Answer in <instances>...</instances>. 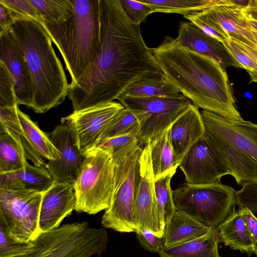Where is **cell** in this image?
Wrapping results in <instances>:
<instances>
[{"label":"cell","mask_w":257,"mask_h":257,"mask_svg":"<svg viewBox=\"0 0 257 257\" xmlns=\"http://www.w3.org/2000/svg\"><path fill=\"white\" fill-rule=\"evenodd\" d=\"M100 39L90 65L67 96L74 111L113 101L139 80L165 76L140 25L133 23L119 0H100Z\"/></svg>","instance_id":"cell-1"},{"label":"cell","mask_w":257,"mask_h":257,"mask_svg":"<svg viewBox=\"0 0 257 257\" xmlns=\"http://www.w3.org/2000/svg\"><path fill=\"white\" fill-rule=\"evenodd\" d=\"M152 52L166 79L194 105L227 119L243 120L226 70L216 61L170 36Z\"/></svg>","instance_id":"cell-2"},{"label":"cell","mask_w":257,"mask_h":257,"mask_svg":"<svg viewBox=\"0 0 257 257\" xmlns=\"http://www.w3.org/2000/svg\"><path fill=\"white\" fill-rule=\"evenodd\" d=\"M10 31L23 52L32 81V109L45 113L61 103L67 96L69 84L63 65L52 41L40 22L18 20Z\"/></svg>","instance_id":"cell-3"},{"label":"cell","mask_w":257,"mask_h":257,"mask_svg":"<svg viewBox=\"0 0 257 257\" xmlns=\"http://www.w3.org/2000/svg\"><path fill=\"white\" fill-rule=\"evenodd\" d=\"M204 138L235 179L242 186L257 182V124L233 120L202 110Z\"/></svg>","instance_id":"cell-4"},{"label":"cell","mask_w":257,"mask_h":257,"mask_svg":"<svg viewBox=\"0 0 257 257\" xmlns=\"http://www.w3.org/2000/svg\"><path fill=\"white\" fill-rule=\"evenodd\" d=\"M75 12L61 25L40 22L65 62L72 85L90 65L100 39V0H72Z\"/></svg>","instance_id":"cell-5"},{"label":"cell","mask_w":257,"mask_h":257,"mask_svg":"<svg viewBox=\"0 0 257 257\" xmlns=\"http://www.w3.org/2000/svg\"><path fill=\"white\" fill-rule=\"evenodd\" d=\"M108 241L106 230L86 221L68 223L41 232L26 243L8 238L0 244V257H91L100 256Z\"/></svg>","instance_id":"cell-6"},{"label":"cell","mask_w":257,"mask_h":257,"mask_svg":"<svg viewBox=\"0 0 257 257\" xmlns=\"http://www.w3.org/2000/svg\"><path fill=\"white\" fill-rule=\"evenodd\" d=\"M138 139L112 154L114 184L109 207L102 215L105 228L119 232L136 231L133 217L136 167L142 150Z\"/></svg>","instance_id":"cell-7"},{"label":"cell","mask_w":257,"mask_h":257,"mask_svg":"<svg viewBox=\"0 0 257 257\" xmlns=\"http://www.w3.org/2000/svg\"><path fill=\"white\" fill-rule=\"evenodd\" d=\"M114 184V162L108 151L95 150L86 156L73 184L75 210L95 214L110 206Z\"/></svg>","instance_id":"cell-8"},{"label":"cell","mask_w":257,"mask_h":257,"mask_svg":"<svg viewBox=\"0 0 257 257\" xmlns=\"http://www.w3.org/2000/svg\"><path fill=\"white\" fill-rule=\"evenodd\" d=\"M236 191L221 183L194 185L184 183L173 191L176 210L203 224L216 228L236 204Z\"/></svg>","instance_id":"cell-9"},{"label":"cell","mask_w":257,"mask_h":257,"mask_svg":"<svg viewBox=\"0 0 257 257\" xmlns=\"http://www.w3.org/2000/svg\"><path fill=\"white\" fill-rule=\"evenodd\" d=\"M43 195L34 191L0 189V230L17 243L37 237Z\"/></svg>","instance_id":"cell-10"},{"label":"cell","mask_w":257,"mask_h":257,"mask_svg":"<svg viewBox=\"0 0 257 257\" xmlns=\"http://www.w3.org/2000/svg\"><path fill=\"white\" fill-rule=\"evenodd\" d=\"M150 142L151 139L144 145L138 160L132 214L136 231L146 228L163 237L164 229L159 214Z\"/></svg>","instance_id":"cell-11"},{"label":"cell","mask_w":257,"mask_h":257,"mask_svg":"<svg viewBox=\"0 0 257 257\" xmlns=\"http://www.w3.org/2000/svg\"><path fill=\"white\" fill-rule=\"evenodd\" d=\"M117 100L126 109L144 112L148 118L137 138L141 146L170 126L192 102L182 93L173 97H132L121 95Z\"/></svg>","instance_id":"cell-12"},{"label":"cell","mask_w":257,"mask_h":257,"mask_svg":"<svg viewBox=\"0 0 257 257\" xmlns=\"http://www.w3.org/2000/svg\"><path fill=\"white\" fill-rule=\"evenodd\" d=\"M125 107L115 101L74 111L61 118L71 124L81 154L86 156L98 144L102 134Z\"/></svg>","instance_id":"cell-13"},{"label":"cell","mask_w":257,"mask_h":257,"mask_svg":"<svg viewBox=\"0 0 257 257\" xmlns=\"http://www.w3.org/2000/svg\"><path fill=\"white\" fill-rule=\"evenodd\" d=\"M48 136L60 152V157L49 161L45 167L55 182L73 184L85 158L78 147L73 127L67 122H61Z\"/></svg>","instance_id":"cell-14"},{"label":"cell","mask_w":257,"mask_h":257,"mask_svg":"<svg viewBox=\"0 0 257 257\" xmlns=\"http://www.w3.org/2000/svg\"><path fill=\"white\" fill-rule=\"evenodd\" d=\"M187 183L194 185L220 183L230 172L207 143L204 136L183 156L179 166Z\"/></svg>","instance_id":"cell-15"},{"label":"cell","mask_w":257,"mask_h":257,"mask_svg":"<svg viewBox=\"0 0 257 257\" xmlns=\"http://www.w3.org/2000/svg\"><path fill=\"white\" fill-rule=\"evenodd\" d=\"M0 62L13 77L18 104L32 109L34 92L30 72L23 52L10 30L0 34Z\"/></svg>","instance_id":"cell-16"},{"label":"cell","mask_w":257,"mask_h":257,"mask_svg":"<svg viewBox=\"0 0 257 257\" xmlns=\"http://www.w3.org/2000/svg\"><path fill=\"white\" fill-rule=\"evenodd\" d=\"M76 204L73 184L55 181L43 193L39 220L40 233L59 227L63 220L75 210Z\"/></svg>","instance_id":"cell-17"},{"label":"cell","mask_w":257,"mask_h":257,"mask_svg":"<svg viewBox=\"0 0 257 257\" xmlns=\"http://www.w3.org/2000/svg\"><path fill=\"white\" fill-rule=\"evenodd\" d=\"M182 45L216 61L224 69L243 68L223 43L212 38L190 21H182L176 38Z\"/></svg>","instance_id":"cell-18"},{"label":"cell","mask_w":257,"mask_h":257,"mask_svg":"<svg viewBox=\"0 0 257 257\" xmlns=\"http://www.w3.org/2000/svg\"><path fill=\"white\" fill-rule=\"evenodd\" d=\"M205 126L201 112L192 103L172 123L170 140L176 165L179 167L188 150L205 135Z\"/></svg>","instance_id":"cell-19"},{"label":"cell","mask_w":257,"mask_h":257,"mask_svg":"<svg viewBox=\"0 0 257 257\" xmlns=\"http://www.w3.org/2000/svg\"><path fill=\"white\" fill-rule=\"evenodd\" d=\"M249 1L214 0L204 10L216 20L233 40L256 46L242 10Z\"/></svg>","instance_id":"cell-20"},{"label":"cell","mask_w":257,"mask_h":257,"mask_svg":"<svg viewBox=\"0 0 257 257\" xmlns=\"http://www.w3.org/2000/svg\"><path fill=\"white\" fill-rule=\"evenodd\" d=\"M52 175L45 166L29 164L21 169L0 173V189L26 190L44 193L54 183Z\"/></svg>","instance_id":"cell-21"},{"label":"cell","mask_w":257,"mask_h":257,"mask_svg":"<svg viewBox=\"0 0 257 257\" xmlns=\"http://www.w3.org/2000/svg\"><path fill=\"white\" fill-rule=\"evenodd\" d=\"M212 228L203 224L183 212L176 210L165 227L163 235L164 248L176 246L199 238L206 234Z\"/></svg>","instance_id":"cell-22"},{"label":"cell","mask_w":257,"mask_h":257,"mask_svg":"<svg viewBox=\"0 0 257 257\" xmlns=\"http://www.w3.org/2000/svg\"><path fill=\"white\" fill-rule=\"evenodd\" d=\"M216 229L220 241L226 245L248 255L254 252L256 244L246 227L240 210L229 215Z\"/></svg>","instance_id":"cell-23"},{"label":"cell","mask_w":257,"mask_h":257,"mask_svg":"<svg viewBox=\"0 0 257 257\" xmlns=\"http://www.w3.org/2000/svg\"><path fill=\"white\" fill-rule=\"evenodd\" d=\"M19 105L0 106V130L8 133L23 151L27 159L34 166H46L43 158L35 150L21 123L19 115Z\"/></svg>","instance_id":"cell-24"},{"label":"cell","mask_w":257,"mask_h":257,"mask_svg":"<svg viewBox=\"0 0 257 257\" xmlns=\"http://www.w3.org/2000/svg\"><path fill=\"white\" fill-rule=\"evenodd\" d=\"M219 238L216 228L202 236L176 246L164 248L160 257H221L218 249Z\"/></svg>","instance_id":"cell-25"},{"label":"cell","mask_w":257,"mask_h":257,"mask_svg":"<svg viewBox=\"0 0 257 257\" xmlns=\"http://www.w3.org/2000/svg\"><path fill=\"white\" fill-rule=\"evenodd\" d=\"M171 125L151 139V156L155 181L176 173L178 167L175 164L170 140Z\"/></svg>","instance_id":"cell-26"},{"label":"cell","mask_w":257,"mask_h":257,"mask_svg":"<svg viewBox=\"0 0 257 257\" xmlns=\"http://www.w3.org/2000/svg\"><path fill=\"white\" fill-rule=\"evenodd\" d=\"M18 115L22 126L35 150L42 158L55 161L60 157V152L53 144L48 134L42 131L36 122L19 108Z\"/></svg>","instance_id":"cell-27"},{"label":"cell","mask_w":257,"mask_h":257,"mask_svg":"<svg viewBox=\"0 0 257 257\" xmlns=\"http://www.w3.org/2000/svg\"><path fill=\"white\" fill-rule=\"evenodd\" d=\"M181 94L165 76H158L136 82L121 95L132 97H173Z\"/></svg>","instance_id":"cell-28"},{"label":"cell","mask_w":257,"mask_h":257,"mask_svg":"<svg viewBox=\"0 0 257 257\" xmlns=\"http://www.w3.org/2000/svg\"><path fill=\"white\" fill-rule=\"evenodd\" d=\"M148 118L147 115L142 111L125 108L104 130L99 143L119 136L128 134L138 136L141 126Z\"/></svg>","instance_id":"cell-29"},{"label":"cell","mask_w":257,"mask_h":257,"mask_svg":"<svg viewBox=\"0 0 257 257\" xmlns=\"http://www.w3.org/2000/svg\"><path fill=\"white\" fill-rule=\"evenodd\" d=\"M42 22L58 25L68 21L75 12L72 0H30Z\"/></svg>","instance_id":"cell-30"},{"label":"cell","mask_w":257,"mask_h":257,"mask_svg":"<svg viewBox=\"0 0 257 257\" xmlns=\"http://www.w3.org/2000/svg\"><path fill=\"white\" fill-rule=\"evenodd\" d=\"M19 145L6 132L0 130V173L15 171L29 163Z\"/></svg>","instance_id":"cell-31"},{"label":"cell","mask_w":257,"mask_h":257,"mask_svg":"<svg viewBox=\"0 0 257 257\" xmlns=\"http://www.w3.org/2000/svg\"><path fill=\"white\" fill-rule=\"evenodd\" d=\"M149 6L154 13L178 14L185 16L203 11L214 2V0H140Z\"/></svg>","instance_id":"cell-32"},{"label":"cell","mask_w":257,"mask_h":257,"mask_svg":"<svg viewBox=\"0 0 257 257\" xmlns=\"http://www.w3.org/2000/svg\"><path fill=\"white\" fill-rule=\"evenodd\" d=\"M175 173H170L155 181V190L160 223L165 229L166 224L176 211L175 207L171 180Z\"/></svg>","instance_id":"cell-33"},{"label":"cell","mask_w":257,"mask_h":257,"mask_svg":"<svg viewBox=\"0 0 257 257\" xmlns=\"http://www.w3.org/2000/svg\"><path fill=\"white\" fill-rule=\"evenodd\" d=\"M183 17L207 35L222 43L230 39V35L219 23L204 10L189 14Z\"/></svg>","instance_id":"cell-34"},{"label":"cell","mask_w":257,"mask_h":257,"mask_svg":"<svg viewBox=\"0 0 257 257\" xmlns=\"http://www.w3.org/2000/svg\"><path fill=\"white\" fill-rule=\"evenodd\" d=\"M13 22L31 20L42 22L40 15L30 0H0Z\"/></svg>","instance_id":"cell-35"},{"label":"cell","mask_w":257,"mask_h":257,"mask_svg":"<svg viewBox=\"0 0 257 257\" xmlns=\"http://www.w3.org/2000/svg\"><path fill=\"white\" fill-rule=\"evenodd\" d=\"M223 44L243 69L247 71L250 77V82L257 83V61L230 37Z\"/></svg>","instance_id":"cell-36"},{"label":"cell","mask_w":257,"mask_h":257,"mask_svg":"<svg viewBox=\"0 0 257 257\" xmlns=\"http://www.w3.org/2000/svg\"><path fill=\"white\" fill-rule=\"evenodd\" d=\"M18 104L13 77L5 65L0 62V106H13Z\"/></svg>","instance_id":"cell-37"},{"label":"cell","mask_w":257,"mask_h":257,"mask_svg":"<svg viewBox=\"0 0 257 257\" xmlns=\"http://www.w3.org/2000/svg\"><path fill=\"white\" fill-rule=\"evenodd\" d=\"M125 14L134 24L140 25L146 22L147 17L154 13L148 5L140 0H119Z\"/></svg>","instance_id":"cell-38"},{"label":"cell","mask_w":257,"mask_h":257,"mask_svg":"<svg viewBox=\"0 0 257 257\" xmlns=\"http://www.w3.org/2000/svg\"><path fill=\"white\" fill-rule=\"evenodd\" d=\"M236 191V204L239 209L247 208L253 214L257 212V182L243 184Z\"/></svg>","instance_id":"cell-39"},{"label":"cell","mask_w":257,"mask_h":257,"mask_svg":"<svg viewBox=\"0 0 257 257\" xmlns=\"http://www.w3.org/2000/svg\"><path fill=\"white\" fill-rule=\"evenodd\" d=\"M135 232L139 243L145 249L159 253L164 248L163 237L157 236L151 230L143 228L136 230Z\"/></svg>","instance_id":"cell-40"},{"label":"cell","mask_w":257,"mask_h":257,"mask_svg":"<svg viewBox=\"0 0 257 257\" xmlns=\"http://www.w3.org/2000/svg\"><path fill=\"white\" fill-rule=\"evenodd\" d=\"M137 139V135L136 134L117 136L100 142L93 150H107L113 154L115 152Z\"/></svg>","instance_id":"cell-41"},{"label":"cell","mask_w":257,"mask_h":257,"mask_svg":"<svg viewBox=\"0 0 257 257\" xmlns=\"http://www.w3.org/2000/svg\"><path fill=\"white\" fill-rule=\"evenodd\" d=\"M245 221L246 227L257 245V217L247 208L239 209Z\"/></svg>","instance_id":"cell-42"},{"label":"cell","mask_w":257,"mask_h":257,"mask_svg":"<svg viewBox=\"0 0 257 257\" xmlns=\"http://www.w3.org/2000/svg\"><path fill=\"white\" fill-rule=\"evenodd\" d=\"M13 23L7 10L0 5V34L9 30Z\"/></svg>","instance_id":"cell-43"},{"label":"cell","mask_w":257,"mask_h":257,"mask_svg":"<svg viewBox=\"0 0 257 257\" xmlns=\"http://www.w3.org/2000/svg\"><path fill=\"white\" fill-rule=\"evenodd\" d=\"M242 13L246 19L257 21V0H249Z\"/></svg>","instance_id":"cell-44"},{"label":"cell","mask_w":257,"mask_h":257,"mask_svg":"<svg viewBox=\"0 0 257 257\" xmlns=\"http://www.w3.org/2000/svg\"><path fill=\"white\" fill-rule=\"evenodd\" d=\"M233 40L236 42L247 53L257 61V46L248 45L237 40Z\"/></svg>","instance_id":"cell-45"},{"label":"cell","mask_w":257,"mask_h":257,"mask_svg":"<svg viewBox=\"0 0 257 257\" xmlns=\"http://www.w3.org/2000/svg\"><path fill=\"white\" fill-rule=\"evenodd\" d=\"M248 26L251 29L257 32V21L246 19Z\"/></svg>","instance_id":"cell-46"},{"label":"cell","mask_w":257,"mask_h":257,"mask_svg":"<svg viewBox=\"0 0 257 257\" xmlns=\"http://www.w3.org/2000/svg\"><path fill=\"white\" fill-rule=\"evenodd\" d=\"M254 253L255 254V255L257 256V245H256V246L255 247V248L254 249Z\"/></svg>","instance_id":"cell-47"},{"label":"cell","mask_w":257,"mask_h":257,"mask_svg":"<svg viewBox=\"0 0 257 257\" xmlns=\"http://www.w3.org/2000/svg\"><path fill=\"white\" fill-rule=\"evenodd\" d=\"M91 257H100V256H91Z\"/></svg>","instance_id":"cell-48"}]
</instances>
